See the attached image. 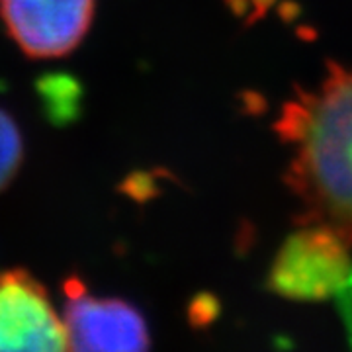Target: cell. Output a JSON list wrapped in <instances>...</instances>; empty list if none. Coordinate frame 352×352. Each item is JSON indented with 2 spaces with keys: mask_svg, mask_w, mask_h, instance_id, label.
<instances>
[{
  "mask_svg": "<svg viewBox=\"0 0 352 352\" xmlns=\"http://www.w3.org/2000/svg\"><path fill=\"white\" fill-rule=\"evenodd\" d=\"M227 8L235 16L245 18L247 14H251V0H226Z\"/></svg>",
  "mask_w": 352,
  "mask_h": 352,
  "instance_id": "30bf717a",
  "label": "cell"
},
{
  "mask_svg": "<svg viewBox=\"0 0 352 352\" xmlns=\"http://www.w3.org/2000/svg\"><path fill=\"white\" fill-rule=\"evenodd\" d=\"M219 309H221V305L214 294H200L190 305V321L194 327H208L217 319Z\"/></svg>",
  "mask_w": 352,
  "mask_h": 352,
  "instance_id": "52a82bcc",
  "label": "cell"
},
{
  "mask_svg": "<svg viewBox=\"0 0 352 352\" xmlns=\"http://www.w3.org/2000/svg\"><path fill=\"white\" fill-rule=\"evenodd\" d=\"M280 14H282V18L284 20H294L298 14H300V6L296 4V2H284L282 6H280Z\"/></svg>",
  "mask_w": 352,
  "mask_h": 352,
  "instance_id": "8fae6325",
  "label": "cell"
},
{
  "mask_svg": "<svg viewBox=\"0 0 352 352\" xmlns=\"http://www.w3.org/2000/svg\"><path fill=\"white\" fill-rule=\"evenodd\" d=\"M8 34L25 55L61 57L87 36L94 0H0Z\"/></svg>",
  "mask_w": 352,
  "mask_h": 352,
  "instance_id": "277c9868",
  "label": "cell"
},
{
  "mask_svg": "<svg viewBox=\"0 0 352 352\" xmlns=\"http://www.w3.org/2000/svg\"><path fill=\"white\" fill-rule=\"evenodd\" d=\"M69 349L63 317L45 286L25 270L0 274V351Z\"/></svg>",
  "mask_w": 352,
  "mask_h": 352,
  "instance_id": "5b68a950",
  "label": "cell"
},
{
  "mask_svg": "<svg viewBox=\"0 0 352 352\" xmlns=\"http://www.w3.org/2000/svg\"><path fill=\"white\" fill-rule=\"evenodd\" d=\"M351 245L327 226L309 223L280 247L268 288L294 302H321L337 296L352 272Z\"/></svg>",
  "mask_w": 352,
  "mask_h": 352,
  "instance_id": "7a4b0ae2",
  "label": "cell"
},
{
  "mask_svg": "<svg viewBox=\"0 0 352 352\" xmlns=\"http://www.w3.org/2000/svg\"><path fill=\"white\" fill-rule=\"evenodd\" d=\"M24 157L22 133L14 118L0 108V190H4L12 180Z\"/></svg>",
  "mask_w": 352,
  "mask_h": 352,
  "instance_id": "8992f818",
  "label": "cell"
},
{
  "mask_svg": "<svg viewBox=\"0 0 352 352\" xmlns=\"http://www.w3.org/2000/svg\"><path fill=\"white\" fill-rule=\"evenodd\" d=\"M276 2L278 0H251V14L247 16V24H256L270 8H274Z\"/></svg>",
  "mask_w": 352,
  "mask_h": 352,
  "instance_id": "9c48e42d",
  "label": "cell"
},
{
  "mask_svg": "<svg viewBox=\"0 0 352 352\" xmlns=\"http://www.w3.org/2000/svg\"><path fill=\"white\" fill-rule=\"evenodd\" d=\"M63 325L73 351H145L149 331L131 303L116 298H94L80 280L65 284Z\"/></svg>",
  "mask_w": 352,
  "mask_h": 352,
  "instance_id": "3957f363",
  "label": "cell"
},
{
  "mask_svg": "<svg viewBox=\"0 0 352 352\" xmlns=\"http://www.w3.org/2000/svg\"><path fill=\"white\" fill-rule=\"evenodd\" d=\"M274 131L294 147L286 184L300 226L319 223L352 247V67L329 63L315 90L296 88Z\"/></svg>",
  "mask_w": 352,
  "mask_h": 352,
  "instance_id": "6da1fadb",
  "label": "cell"
},
{
  "mask_svg": "<svg viewBox=\"0 0 352 352\" xmlns=\"http://www.w3.org/2000/svg\"><path fill=\"white\" fill-rule=\"evenodd\" d=\"M337 300H339V311L342 315V321H344V327H346L352 344V272L346 280V284L337 294Z\"/></svg>",
  "mask_w": 352,
  "mask_h": 352,
  "instance_id": "ba28073f",
  "label": "cell"
}]
</instances>
